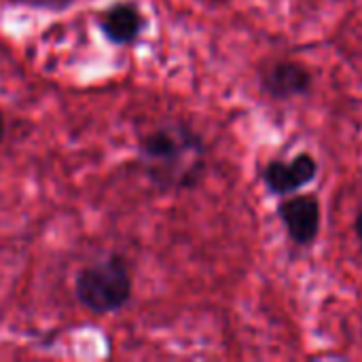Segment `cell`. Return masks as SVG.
I'll list each match as a JSON object with an SVG mask.
<instances>
[{"label": "cell", "mask_w": 362, "mask_h": 362, "mask_svg": "<svg viewBox=\"0 0 362 362\" xmlns=\"http://www.w3.org/2000/svg\"><path fill=\"white\" fill-rule=\"evenodd\" d=\"M140 161L159 189H189L204 174L206 148L202 138L187 125L170 123L142 140Z\"/></svg>", "instance_id": "obj_1"}, {"label": "cell", "mask_w": 362, "mask_h": 362, "mask_svg": "<svg viewBox=\"0 0 362 362\" xmlns=\"http://www.w3.org/2000/svg\"><path fill=\"white\" fill-rule=\"evenodd\" d=\"M316 161L310 155H299L297 159L284 163V161H274L265 170V182L269 189L276 193H291L314 180L316 176Z\"/></svg>", "instance_id": "obj_4"}, {"label": "cell", "mask_w": 362, "mask_h": 362, "mask_svg": "<svg viewBox=\"0 0 362 362\" xmlns=\"http://www.w3.org/2000/svg\"><path fill=\"white\" fill-rule=\"evenodd\" d=\"M2 132H4V127H2V115H0V140H2Z\"/></svg>", "instance_id": "obj_8"}, {"label": "cell", "mask_w": 362, "mask_h": 362, "mask_svg": "<svg viewBox=\"0 0 362 362\" xmlns=\"http://www.w3.org/2000/svg\"><path fill=\"white\" fill-rule=\"evenodd\" d=\"M280 216L284 225L288 227L291 238L297 244H310L318 235V225H320V208L316 197L312 195H301L291 202H286L280 208Z\"/></svg>", "instance_id": "obj_3"}, {"label": "cell", "mask_w": 362, "mask_h": 362, "mask_svg": "<svg viewBox=\"0 0 362 362\" xmlns=\"http://www.w3.org/2000/svg\"><path fill=\"white\" fill-rule=\"evenodd\" d=\"M356 231H358V238L362 240V212L361 216H358V221H356Z\"/></svg>", "instance_id": "obj_7"}, {"label": "cell", "mask_w": 362, "mask_h": 362, "mask_svg": "<svg viewBox=\"0 0 362 362\" xmlns=\"http://www.w3.org/2000/svg\"><path fill=\"white\" fill-rule=\"evenodd\" d=\"M132 276L121 257H110L85 267L76 278L78 301L95 314H108L127 303Z\"/></svg>", "instance_id": "obj_2"}, {"label": "cell", "mask_w": 362, "mask_h": 362, "mask_svg": "<svg viewBox=\"0 0 362 362\" xmlns=\"http://www.w3.org/2000/svg\"><path fill=\"white\" fill-rule=\"evenodd\" d=\"M308 87H310V74L293 62L274 66L265 76V89L276 98H291L303 93Z\"/></svg>", "instance_id": "obj_6"}, {"label": "cell", "mask_w": 362, "mask_h": 362, "mask_svg": "<svg viewBox=\"0 0 362 362\" xmlns=\"http://www.w3.org/2000/svg\"><path fill=\"white\" fill-rule=\"evenodd\" d=\"M100 28L112 42L129 45L140 36V32L144 28V17L136 4L121 2V4L110 6L100 17Z\"/></svg>", "instance_id": "obj_5"}]
</instances>
